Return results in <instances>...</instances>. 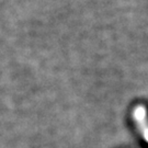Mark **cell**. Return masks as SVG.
Returning <instances> with one entry per match:
<instances>
[{
	"mask_svg": "<svg viewBox=\"0 0 148 148\" xmlns=\"http://www.w3.org/2000/svg\"><path fill=\"white\" fill-rule=\"evenodd\" d=\"M135 114H136V121L140 128L142 135H143L144 139L148 143V124L146 122V115H145L144 109H137Z\"/></svg>",
	"mask_w": 148,
	"mask_h": 148,
	"instance_id": "6da1fadb",
	"label": "cell"
}]
</instances>
